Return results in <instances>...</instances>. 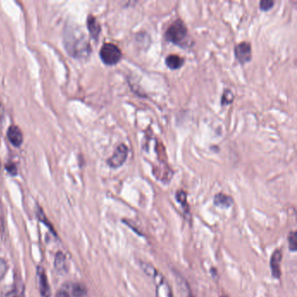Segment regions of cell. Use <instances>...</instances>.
Instances as JSON below:
<instances>
[{
  "label": "cell",
  "mask_w": 297,
  "mask_h": 297,
  "mask_svg": "<svg viewBox=\"0 0 297 297\" xmlns=\"http://www.w3.org/2000/svg\"><path fill=\"white\" fill-rule=\"evenodd\" d=\"M3 297H17V294H16V291H11L7 292L6 295Z\"/></svg>",
  "instance_id": "obj_23"
},
{
  "label": "cell",
  "mask_w": 297,
  "mask_h": 297,
  "mask_svg": "<svg viewBox=\"0 0 297 297\" xmlns=\"http://www.w3.org/2000/svg\"><path fill=\"white\" fill-rule=\"evenodd\" d=\"M141 265H142V270L145 271L146 274L148 275L149 277H152L154 281L156 297H173V291L170 287L169 283L159 270H156L155 268L152 265L143 262L141 263Z\"/></svg>",
  "instance_id": "obj_2"
},
{
  "label": "cell",
  "mask_w": 297,
  "mask_h": 297,
  "mask_svg": "<svg viewBox=\"0 0 297 297\" xmlns=\"http://www.w3.org/2000/svg\"><path fill=\"white\" fill-rule=\"evenodd\" d=\"M100 57L105 65L114 66L122 59V52L113 43H105L100 48Z\"/></svg>",
  "instance_id": "obj_4"
},
{
  "label": "cell",
  "mask_w": 297,
  "mask_h": 297,
  "mask_svg": "<svg viewBox=\"0 0 297 297\" xmlns=\"http://www.w3.org/2000/svg\"><path fill=\"white\" fill-rule=\"evenodd\" d=\"M165 62L169 69L178 70L184 66L185 59L178 54H169L166 56Z\"/></svg>",
  "instance_id": "obj_11"
},
{
  "label": "cell",
  "mask_w": 297,
  "mask_h": 297,
  "mask_svg": "<svg viewBox=\"0 0 297 297\" xmlns=\"http://www.w3.org/2000/svg\"><path fill=\"white\" fill-rule=\"evenodd\" d=\"M234 99H235V95L232 93L231 90L225 89L223 94L221 96V105L225 106L228 104H231L234 101Z\"/></svg>",
  "instance_id": "obj_16"
},
{
  "label": "cell",
  "mask_w": 297,
  "mask_h": 297,
  "mask_svg": "<svg viewBox=\"0 0 297 297\" xmlns=\"http://www.w3.org/2000/svg\"><path fill=\"white\" fill-rule=\"evenodd\" d=\"M54 267L56 270L60 273H65L68 270V262L66 256L62 252H58L56 254L54 258Z\"/></svg>",
  "instance_id": "obj_13"
},
{
  "label": "cell",
  "mask_w": 297,
  "mask_h": 297,
  "mask_svg": "<svg viewBox=\"0 0 297 297\" xmlns=\"http://www.w3.org/2000/svg\"><path fill=\"white\" fill-rule=\"evenodd\" d=\"M37 276H38V287L39 291L43 297H51V288L48 284V279L46 277V273L44 268L38 266L37 269Z\"/></svg>",
  "instance_id": "obj_7"
},
{
  "label": "cell",
  "mask_w": 297,
  "mask_h": 297,
  "mask_svg": "<svg viewBox=\"0 0 297 297\" xmlns=\"http://www.w3.org/2000/svg\"><path fill=\"white\" fill-rule=\"evenodd\" d=\"M0 168H1V162H0Z\"/></svg>",
  "instance_id": "obj_26"
},
{
  "label": "cell",
  "mask_w": 297,
  "mask_h": 297,
  "mask_svg": "<svg viewBox=\"0 0 297 297\" xmlns=\"http://www.w3.org/2000/svg\"><path fill=\"white\" fill-rule=\"evenodd\" d=\"M87 28H88V31L90 32L92 38L97 40L100 37L101 28H100V23L98 22L96 17L93 15H89L87 17Z\"/></svg>",
  "instance_id": "obj_12"
},
{
  "label": "cell",
  "mask_w": 297,
  "mask_h": 297,
  "mask_svg": "<svg viewBox=\"0 0 297 297\" xmlns=\"http://www.w3.org/2000/svg\"><path fill=\"white\" fill-rule=\"evenodd\" d=\"M175 198H176L177 201L181 205V207L184 209V212L186 214L189 213V206L187 203V193L184 190H178L175 194Z\"/></svg>",
  "instance_id": "obj_14"
},
{
  "label": "cell",
  "mask_w": 297,
  "mask_h": 297,
  "mask_svg": "<svg viewBox=\"0 0 297 297\" xmlns=\"http://www.w3.org/2000/svg\"><path fill=\"white\" fill-rule=\"evenodd\" d=\"M7 271H8V265L6 262L3 258H0V281L5 277Z\"/></svg>",
  "instance_id": "obj_20"
},
{
  "label": "cell",
  "mask_w": 297,
  "mask_h": 297,
  "mask_svg": "<svg viewBox=\"0 0 297 297\" xmlns=\"http://www.w3.org/2000/svg\"><path fill=\"white\" fill-rule=\"evenodd\" d=\"M297 232L293 231L290 233L289 235V248L291 251L296 252L297 248Z\"/></svg>",
  "instance_id": "obj_17"
},
{
  "label": "cell",
  "mask_w": 297,
  "mask_h": 297,
  "mask_svg": "<svg viewBox=\"0 0 297 297\" xmlns=\"http://www.w3.org/2000/svg\"><path fill=\"white\" fill-rule=\"evenodd\" d=\"M7 138L14 147H20L21 144L23 143V134L20 128L14 125L10 126L7 130Z\"/></svg>",
  "instance_id": "obj_9"
},
{
  "label": "cell",
  "mask_w": 297,
  "mask_h": 297,
  "mask_svg": "<svg viewBox=\"0 0 297 297\" xmlns=\"http://www.w3.org/2000/svg\"><path fill=\"white\" fill-rule=\"evenodd\" d=\"M128 152H129V149L127 145L120 144L114 150V154L107 159V165L112 168L121 167L128 159Z\"/></svg>",
  "instance_id": "obj_5"
},
{
  "label": "cell",
  "mask_w": 297,
  "mask_h": 297,
  "mask_svg": "<svg viewBox=\"0 0 297 297\" xmlns=\"http://www.w3.org/2000/svg\"><path fill=\"white\" fill-rule=\"evenodd\" d=\"M71 291L73 297H84L87 295V290L82 284H74L72 286Z\"/></svg>",
  "instance_id": "obj_15"
},
{
  "label": "cell",
  "mask_w": 297,
  "mask_h": 297,
  "mask_svg": "<svg viewBox=\"0 0 297 297\" xmlns=\"http://www.w3.org/2000/svg\"><path fill=\"white\" fill-rule=\"evenodd\" d=\"M1 107H2V104L0 102V114H1Z\"/></svg>",
  "instance_id": "obj_24"
},
{
  "label": "cell",
  "mask_w": 297,
  "mask_h": 297,
  "mask_svg": "<svg viewBox=\"0 0 297 297\" xmlns=\"http://www.w3.org/2000/svg\"><path fill=\"white\" fill-rule=\"evenodd\" d=\"M188 31L187 25L180 18H178L173 23L170 24L165 32V38L166 41L173 43L174 45H180L181 47H186Z\"/></svg>",
  "instance_id": "obj_3"
},
{
  "label": "cell",
  "mask_w": 297,
  "mask_h": 297,
  "mask_svg": "<svg viewBox=\"0 0 297 297\" xmlns=\"http://www.w3.org/2000/svg\"><path fill=\"white\" fill-rule=\"evenodd\" d=\"M235 59H237L240 64L245 65L247 63L250 62L252 59V50L250 43L247 41H242L235 45Z\"/></svg>",
  "instance_id": "obj_6"
},
{
  "label": "cell",
  "mask_w": 297,
  "mask_h": 297,
  "mask_svg": "<svg viewBox=\"0 0 297 297\" xmlns=\"http://www.w3.org/2000/svg\"><path fill=\"white\" fill-rule=\"evenodd\" d=\"M56 297H72L66 289H61L58 291Z\"/></svg>",
  "instance_id": "obj_22"
},
{
  "label": "cell",
  "mask_w": 297,
  "mask_h": 297,
  "mask_svg": "<svg viewBox=\"0 0 297 297\" xmlns=\"http://www.w3.org/2000/svg\"><path fill=\"white\" fill-rule=\"evenodd\" d=\"M64 44L69 55L76 59H85L90 55L89 40L78 27L66 28L64 36Z\"/></svg>",
  "instance_id": "obj_1"
},
{
  "label": "cell",
  "mask_w": 297,
  "mask_h": 297,
  "mask_svg": "<svg viewBox=\"0 0 297 297\" xmlns=\"http://www.w3.org/2000/svg\"><path fill=\"white\" fill-rule=\"evenodd\" d=\"M283 259V254L281 249H277L274 251L271 258H270V268H271V272L274 278L279 279L282 275L281 272V262Z\"/></svg>",
  "instance_id": "obj_8"
},
{
  "label": "cell",
  "mask_w": 297,
  "mask_h": 297,
  "mask_svg": "<svg viewBox=\"0 0 297 297\" xmlns=\"http://www.w3.org/2000/svg\"><path fill=\"white\" fill-rule=\"evenodd\" d=\"M178 285H180V289L183 291L184 296H186V297H194L191 294L190 288L187 285V282H180L178 280Z\"/></svg>",
  "instance_id": "obj_19"
},
{
  "label": "cell",
  "mask_w": 297,
  "mask_h": 297,
  "mask_svg": "<svg viewBox=\"0 0 297 297\" xmlns=\"http://www.w3.org/2000/svg\"><path fill=\"white\" fill-rule=\"evenodd\" d=\"M228 297V296H222V297Z\"/></svg>",
  "instance_id": "obj_25"
},
{
  "label": "cell",
  "mask_w": 297,
  "mask_h": 297,
  "mask_svg": "<svg viewBox=\"0 0 297 297\" xmlns=\"http://www.w3.org/2000/svg\"><path fill=\"white\" fill-rule=\"evenodd\" d=\"M214 204L221 208H229L234 205V200L230 195L224 193H218L214 197Z\"/></svg>",
  "instance_id": "obj_10"
},
{
  "label": "cell",
  "mask_w": 297,
  "mask_h": 297,
  "mask_svg": "<svg viewBox=\"0 0 297 297\" xmlns=\"http://www.w3.org/2000/svg\"><path fill=\"white\" fill-rule=\"evenodd\" d=\"M274 5H275V1H272V0H262L260 2V8L263 11L270 10V9L273 8Z\"/></svg>",
  "instance_id": "obj_18"
},
{
  "label": "cell",
  "mask_w": 297,
  "mask_h": 297,
  "mask_svg": "<svg viewBox=\"0 0 297 297\" xmlns=\"http://www.w3.org/2000/svg\"><path fill=\"white\" fill-rule=\"evenodd\" d=\"M5 169L8 171V173H10V175H16L17 173V167L15 166L13 163H8L5 165Z\"/></svg>",
  "instance_id": "obj_21"
}]
</instances>
